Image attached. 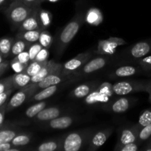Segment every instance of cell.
<instances>
[{
    "label": "cell",
    "instance_id": "cell-1",
    "mask_svg": "<svg viewBox=\"0 0 151 151\" xmlns=\"http://www.w3.org/2000/svg\"><path fill=\"white\" fill-rule=\"evenodd\" d=\"M85 13L83 10L77 11L70 22L59 32L55 40V52L58 58H60L66 49L74 39L85 22Z\"/></svg>",
    "mask_w": 151,
    "mask_h": 151
},
{
    "label": "cell",
    "instance_id": "cell-2",
    "mask_svg": "<svg viewBox=\"0 0 151 151\" xmlns=\"http://www.w3.org/2000/svg\"><path fill=\"white\" fill-rule=\"evenodd\" d=\"M94 134L93 129H83L69 133L62 138L63 151H79L88 146L91 137Z\"/></svg>",
    "mask_w": 151,
    "mask_h": 151
},
{
    "label": "cell",
    "instance_id": "cell-3",
    "mask_svg": "<svg viewBox=\"0 0 151 151\" xmlns=\"http://www.w3.org/2000/svg\"><path fill=\"white\" fill-rule=\"evenodd\" d=\"M34 7L20 0H13L5 9L4 13L10 24L16 28H19L22 22L29 16Z\"/></svg>",
    "mask_w": 151,
    "mask_h": 151
},
{
    "label": "cell",
    "instance_id": "cell-4",
    "mask_svg": "<svg viewBox=\"0 0 151 151\" xmlns=\"http://www.w3.org/2000/svg\"><path fill=\"white\" fill-rule=\"evenodd\" d=\"M150 80H132L118 81L113 84L116 95L125 96L131 93L147 92Z\"/></svg>",
    "mask_w": 151,
    "mask_h": 151
},
{
    "label": "cell",
    "instance_id": "cell-5",
    "mask_svg": "<svg viewBox=\"0 0 151 151\" xmlns=\"http://www.w3.org/2000/svg\"><path fill=\"white\" fill-rule=\"evenodd\" d=\"M114 92L113 91V85L109 82L100 83V85L85 97V103L87 105L108 104L114 99Z\"/></svg>",
    "mask_w": 151,
    "mask_h": 151
},
{
    "label": "cell",
    "instance_id": "cell-6",
    "mask_svg": "<svg viewBox=\"0 0 151 151\" xmlns=\"http://www.w3.org/2000/svg\"><path fill=\"white\" fill-rule=\"evenodd\" d=\"M110 60L111 56L109 55L97 56L94 58L90 59L79 70L74 73V77L77 78L91 75L107 66Z\"/></svg>",
    "mask_w": 151,
    "mask_h": 151
},
{
    "label": "cell",
    "instance_id": "cell-7",
    "mask_svg": "<svg viewBox=\"0 0 151 151\" xmlns=\"http://www.w3.org/2000/svg\"><path fill=\"white\" fill-rule=\"evenodd\" d=\"M38 91L36 84L30 83L26 87L19 89L7 102L6 111L10 112L22 106L24 102L27 101L35 93Z\"/></svg>",
    "mask_w": 151,
    "mask_h": 151
},
{
    "label": "cell",
    "instance_id": "cell-8",
    "mask_svg": "<svg viewBox=\"0 0 151 151\" xmlns=\"http://www.w3.org/2000/svg\"><path fill=\"white\" fill-rule=\"evenodd\" d=\"M92 52L90 51L78 55L76 57L63 63L62 66V72L66 75H73L74 73L79 70L86 63H87L92 58Z\"/></svg>",
    "mask_w": 151,
    "mask_h": 151
},
{
    "label": "cell",
    "instance_id": "cell-9",
    "mask_svg": "<svg viewBox=\"0 0 151 151\" xmlns=\"http://www.w3.org/2000/svg\"><path fill=\"white\" fill-rule=\"evenodd\" d=\"M140 130H141V128L138 125V123L133 126L120 129L119 134H118L117 142L114 148V150L118 151L119 147H122L124 145L137 142Z\"/></svg>",
    "mask_w": 151,
    "mask_h": 151
},
{
    "label": "cell",
    "instance_id": "cell-10",
    "mask_svg": "<svg viewBox=\"0 0 151 151\" xmlns=\"http://www.w3.org/2000/svg\"><path fill=\"white\" fill-rule=\"evenodd\" d=\"M137 99L131 97H121L114 98L108 104L103 106L105 110L116 114H122L127 111L131 106L135 105Z\"/></svg>",
    "mask_w": 151,
    "mask_h": 151
},
{
    "label": "cell",
    "instance_id": "cell-11",
    "mask_svg": "<svg viewBox=\"0 0 151 151\" xmlns=\"http://www.w3.org/2000/svg\"><path fill=\"white\" fill-rule=\"evenodd\" d=\"M40 12H41V5L35 6L29 16L19 27L18 32L38 29H47L44 28L42 22H41Z\"/></svg>",
    "mask_w": 151,
    "mask_h": 151
},
{
    "label": "cell",
    "instance_id": "cell-12",
    "mask_svg": "<svg viewBox=\"0 0 151 151\" xmlns=\"http://www.w3.org/2000/svg\"><path fill=\"white\" fill-rule=\"evenodd\" d=\"M112 133H113L112 127L103 128L97 132H94V134L91 137L89 144L87 146L86 150L88 151L97 150L106 143Z\"/></svg>",
    "mask_w": 151,
    "mask_h": 151
},
{
    "label": "cell",
    "instance_id": "cell-13",
    "mask_svg": "<svg viewBox=\"0 0 151 151\" xmlns=\"http://www.w3.org/2000/svg\"><path fill=\"white\" fill-rule=\"evenodd\" d=\"M73 78H75L73 75H66V74H63L62 71H60V72H54V73L48 75L45 78H44L42 81H40L39 83L35 84H36L38 90H40L50 86L58 85V84H60L64 81L72 79Z\"/></svg>",
    "mask_w": 151,
    "mask_h": 151
},
{
    "label": "cell",
    "instance_id": "cell-14",
    "mask_svg": "<svg viewBox=\"0 0 151 151\" xmlns=\"http://www.w3.org/2000/svg\"><path fill=\"white\" fill-rule=\"evenodd\" d=\"M128 55L134 60H137L151 53V38L139 41L128 49Z\"/></svg>",
    "mask_w": 151,
    "mask_h": 151
},
{
    "label": "cell",
    "instance_id": "cell-15",
    "mask_svg": "<svg viewBox=\"0 0 151 151\" xmlns=\"http://www.w3.org/2000/svg\"><path fill=\"white\" fill-rule=\"evenodd\" d=\"M63 64L55 62V60H48L45 65L42 67L38 74L32 77L31 83H38L42 81L44 78L54 72L62 71Z\"/></svg>",
    "mask_w": 151,
    "mask_h": 151
},
{
    "label": "cell",
    "instance_id": "cell-16",
    "mask_svg": "<svg viewBox=\"0 0 151 151\" xmlns=\"http://www.w3.org/2000/svg\"><path fill=\"white\" fill-rule=\"evenodd\" d=\"M100 83L98 81H90L78 86L74 88L69 94L71 98L81 100L86 97L88 94H91L98 86Z\"/></svg>",
    "mask_w": 151,
    "mask_h": 151
},
{
    "label": "cell",
    "instance_id": "cell-17",
    "mask_svg": "<svg viewBox=\"0 0 151 151\" xmlns=\"http://www.w3.org/2000/svg\"><path fill=\"white\" fill-rule=\"evenodd\" d=\"M75 122V118L72 116H58L57 118L48 121L46 127L53 130H63L70 127Z\"/></svg>",
    "mask_w": 151,
    "mask_h": 151
},
{
    "label": "cell",
    "instance_id": "cell-18",
    "mask_svg": "<svg viewBox=\"0 0 151 151\" xmlns=\"http://www.w3.org/2000/svg\"><path fill=\"white\" fill-rule=\"evenodd\" d=\"M62 110L58 106L45 108L34 117V119L39 122H48L60 116Z\"/></svg>",
    "mask_w": 151,
    "mask_h": 151
},
{
    "label": "cell",
    "instance_id": "cell-19",
    "mask_svg": "<svg viewBox=\"0 0 151 151\" xmlns=\"http://www.w3.org/2000/svg\"><path fill=\"white\" fill-rule=\"evenodd\" d=\"M144 71L142 69V68L137 67V66H131V65H125V66H122L120 67L116 68L111 75L113 78H126V77L134 76L137 75V74L140 73Z\"/></svg>",
    "mask_w": 151,
    "mask_h": 151
},
{
    "label": "cell",
    "instance_id": "cell-20",
    "mask_svg": "<svg viewBox=\"0 0 151 151\" xmlns=\"http://www.w3.org/2000/svg\"><path fill=\"white\" fill-rule=\"evenodd\" d=\"M59 85H53L47 87V88H42L40 89L39 91H37L36 93L33 94L29 100H27L28 103H31V102H37V101H41V100H44L46 99H48L51 97L52 96L54 95L56 92H57L58 89L59 88Z\"/></svg>",
    "mask_w": 151,
    "mask_h": 151
},
{
    "label": "cell",
    "instance_id": "cell-21",
    "mask_svg": "<svg viewBox=\"0 0 151 151\" xmlns=\"http://www.w3.org/2000/svg\"><path fill=\"white\" fill-rule=\"evenodd\" d=\"M13 76V85L15 89H21L31 83V78L28 74L24 71L22 72H16Z\"/></svg>",
    "mask_w": 151,
    "mask_h": 151
},
{
    "label": "cell",
    "instance_id": "cell-22",
    "mask_svg": "<svg viewBox=\"0 0 151 151\" xmlns=\"http://www.w3.org/2000/svg\"><path fill=\"white\" fill-rule=\"evenodd\" d=\"M44 29H32V30H27V31H20L18 32L16 34V38L22 39L24 41H27L28 43H35L38 41L41 35V32Z\"/></svg>",
    "mask_w": 151,
    "mask_h": 151
},
{
    "label": "cell",
    "instance_id": "cell-23",
    "mask_svg": "<svg viewBox=\"0 0 151 151\" xmlns=\"http://www.w3.org/2000/svg\"><path fill=\"white\" fill-rule=\"evenodd\" d=\"M62 149V139H52L45 141L41 143L35 147V150L38 151H55L61 150Z\"/></svg>",
    "mask_w": 151,
    "mask_h": 151
},
{
    "label": "cell",
    "instance_id": "cell-24",
    "mask_svg": "<svg viewBox=\"0 0 151 151\" xmlns=\"http://www.w3.org/2000/svg\"><path fill=\"white\" fill-rule=\"evenodd\" d=\"M31 44H32L27 42V41H24V40L16 38L13 44V46H12L10 56L13 58L16 57V55L20 54L21 52H23L27 50Z\"/></svg>",
    "mask_w": 151,
    "mask_h": 151
},
{
    "label": "cell",
    "instance_id": "cell-25",
    "mask_svg": "<svg viewBox=\"0 0 151 151\" xmlns=\"http://www.w3.org/2000/svg\"><path fill=\"white\" fill-rule=\"evenodd\" d=\"M14 41L15 38L11 37H3L0 38V55L4 58L10 56Z\"/></svg>",
    "mask_w": 151,
    "mask_h": 151
},
{
    "label": "cell",
    "instance_id": "cell-26",
    "mask_svg": "<svg viewBox=\"0 0 151 151\" xmlns=\"http://www.w3.org/2000/svg\"><path fill=\"white\" fill-rule=\"evenodd\" d=\"M31 141L32 134L30 133H19L10 142L15 147H24L29 144Z\"/></svg>",
    "mask_w": 151,
    "mask_h": 151
},
{
    "label": "cell",
    "instance_id": "cell-27",
    "mask_svg": "<svg viewBox=\"0 0 151 151\" xmlns=\"http://www.w3.org/2000/svg\"><path fill=\"white\" fill-rule=\"evenodd\" d=\"M47 105V102L44 101V100L38 101V103H35V104L27 109L26 111H25V116H26V117L29 118V119L34 118L41 111L45 109Z\"/></svg>",
    "mask_w": 151,
    "mask_h": 151
},
{
    "label": "cell",
    "instance_id": "cell-28",
    "mask_svg": "<svg viewBox=\"0 0 151 151\" xmlns=\"http://www.w3.org/2000/svg\"><path fill=\"white\" fill-rule=\"evenodd\" d=\"M48 61V60H47ZM47 61L45 62H40V61H37V60H32V61L29 62L28 63L27 66L25 69L24 72H26L27 74L29 75V76L32 77L34 75H35L36 74H38V72H40L41 69H42L43 66L47 63Z\"/></svg>",
    "mask_w": 151,
    "mask_h": 151
},
{
    "label": "cell",
    "instance_id": "cell-29",
    "mask_svg": "<svg viewBox=\"0 0 151 151\" xmlns=\"http://www.w3.org/2000/svg\"><path fill=\"white\" fill-rule=\"evenodd\" d=\"M19 134V131L16 129H0V143L10 142L15 137Z\"/></svg>",
    "mask_w": 151,
    "mask_h": 151
},
{
    "label": "cell",
    "instance_id": "cell-30",
    "mask_svg": "<svg viewBox=\"0 0 151 151\" xmlns=\"http://www.w3.org/2000/svg\"><path fill=\"white\" fill-rule=\"evenodd\" d=\"M116 46L112 44L111 42L106 40L100 41L98 45V52L101 55H109L112 54L114 51V49Z\"/></svg>",
    "mask_w": 151,
    "mask_h": 151
},
{
    "label": "cell",
    "instance_id": "cell-31",
    "mask_svg": "<svg viewBox=\"0 0 151 151\" xmlns=\"http://www.w3.org/2000/svg\"><path fill=\"white\" fill-rule=\"evenodd\" d=\"M52 37L50 32L47 31V29H44L41 32L39 40H38V42L42 45V47L44 48L49 49L51 47L52 44Z\"/></svg>",
    "mask_w": 151,
    "mask_h": 151
},
{
    "label": "cell",
    "instance_id": "cell-32",
    "mask_svg": "<svg viewBox=\"0 0 151 151\" xmlns=\"http://www.w3.org/2000/svg\"><path fill=\"white\" fill-rule=\"evenodd\" d=\"M151 137V122L146 126L143 127L141 128L139 133L138 139L137 142L139 145L143 143L144 142H146L149 138Z\"/></svg>",
    "mask_w": 151,
    "mask_h": 151
},
{
    "label": "cell",
    "instance_id": "cell-33",
    "mask_svg": "<svg viewBox=\"0 0 151 151\" xmlns=\"http://www.w3.org/2000/svg\"><path fill=\"white\" fill-rule=\"evenodd\" d=\"M151 122V109H146L145 111L142 112L140 114L139 118L138 125H139L140 128L146 126L147 125L150 124Z\"/></svg>",
    "mask_w": 151,
    "mask_h": 151
},
{
    "label": "cell",
    "instance_id": "cell-34",
    "mask_svg": "<svg viewBox=\"0 0 151 151\" xmlns=\"http://www.w3.org/2000/svg\"><path fill=\"white\" fill-rule=\"evenodd\" d=\"M139 66L142 68L144 72H151V55H150L145 56L137 60Z\"/></svg>",
    "mask_w": 151,
    "mask_h": 151
},
{
    "label": "cell",
    "instance_id": "cell-35",
    "mask_svg": "<svg viewBox=\"0 0 151 151\" xmlns=\"http://www.w3.org/2000/svg\"><path fill=\"white\" fill-rule=\"evenodd\" d=\"M42 48H43L42 45H41L38 41H37V42H35V43H32V44L29 46L27 51H28V53H29L30 62L35 60L36 55L38 54V52L42 50Z\"/></svg>",
    "mask_w": 151,
    "mask_h": 151
},
{
    "label": "cell",
    "instance_id": "cell-36",
    "mask_svg": "<svg viewBox=\"0 0 151 151\" xmlns=\"http://www.w3.org/2000/svg\"><path fill=\"white\" fill-rule=\"evenodd\" d=\"M11 88H14L13 85V76L12 75L7 77L4 79L0 80V94Z\"/></svg>",
    "mask_w": 151,
    "mask_h": 151
},
{
    "label": "cell",
    "instance_id": "cell-37",
    "mask_svg": "<svg viewBox=\"0 0 151 151\" xmlns=\"http://www.w3.org/2000/svg\"><path fill=\"white\" fill-rule=\"evenodd\" d=\"M12 60H16V61H19L22 63H25V64H28L30 62V59H29V53H28L27 50L23 52H21L20 54L16 55V57L13 58Z\"/></svg>",
    "mask_w": 151,
    "mask_h": 151
},
{
    "label": "cell",
    "instance_id": "cell-38",
    "mask_svg": "<svg viewBox=\"0 0 151 151\" xmlns=\"http://www.w3.org/2000/svg\"><path fill=\"white\" fill-rule=\"evenodd\" d=\"M50 56V52H49V50L47 48H44L43 47L42 50L38 52L35 57V60L40 62H45L48 60V58Z\"/></svg>",
    "mask_w": 151,
    "mask_h": 151
},
{
    "label": "cell",
    "instance_id": "cell-39",
    "mask_svg": "<svg viewBox=\"0 0 151 151\" xmlns=\"http://www.w3.org/2000/svg\"><path fill=\"white\" fill-rule=\"evenodd\" d=\"M140 145L137 142L124 145L119 148L118 151H137L139 150Z\"/></svg>",
    "mask_w": 151,
    "mask_h": 151
},
{
    "label": "cell",
    "instance_id": "cell-40",
    "mask_svg": "<svg viewBox=\"0 0 151 151\" xmlns=\"http://www.w3.org/2000/svg\"><path fill=\"white\" fill-rule=\"evenodd\" d=\"M28 64H25V63H22L16 60H11L10 61V66L12 69L15 71L16 72H22L25 70Z\"/></svg>",
    "mask_w": 151,
    "mask_h": 151
},
{
    "label": "cell",
    "instance_id": "cell-41",
    "mask_svg": "<svg viewBox=\"0 0 151 151\" xmlns=\"http://www.w3.org/2000/svg\"><path fill=\"white\" fill-rule=\"evenodd\" d=\"M40 15H41V22H42L43 25H44V28L47 29L48 25L50 24L51 22V16L48 13V12L46 10H42L41 8V12H40Z\"/></svg>",
    "mask_w": 151,
    "mask_h": 151
},
{
    "label": "cell",
    "instance_id": "cell-42",
    "mask_svg": "<svg viewBox=\"0 0 151 151\" xmlns=\"http://www.w3.org/2000/svg\"><path fill=\"white\" fill-rule=\"evenodd\" d=\"M14 90V88H11L10 89L6 90L5 91L0 94V106H3V105L5 104V103H7L8 102L7 101L8 98L10 97V96L11 95V94L13 92Z\"/></svg>",
    "mask_w": 151,
    "mask_h": 151
},
{
    "label": "cell",
    "instance_id": "cell-43",
    "mask_svg": "<svg viewBox=\"0 0 151 151\" xmlns=\"http://www.w3.org/2000/svg\"><path fill=\"white\" fill-rule=\"evenodd\" d=\"M108 41L111 42L112 44H114V45H116V47L117 46H122L124 45V44H126V41H124L122 38H116V37H111V38H108Z\"/></svg>",
    "mask_w": 151,
    "mask_h": 151
},
{
    "label": "cell",
    "instance_id": "cell-44",
    "mask_svg": "<svg viewBox=\"0 0 151 151\" xmlns=\"http://www.w3.org/2000/svg\"><path fill=\"white\" fill-rule=\"evenodd\" d=\"M7 103L4 104L3 106H0V129L2 127L3 123H4V116H5V113L6 109H7Z\"/></svg>",
    "mask_w": 151,
    "mask_h": 151
},
{
    "label": "cell",
    "instance_id": "cell-45",
    "mask_svg": "<svg viewBox=\"0 0 151 151\" xmlns=\"http://www.w3.org/2000/svg\"><path fill=\"white\" fill-rule=\"evenodd\" d=\"M20 1H23L25 4H28L29 6H32V7H35V6L41 5V3L43 1H45L46 0H20Z\"/></svg>",
    "mask_w": 151,
    "mask_h": 151
},
{
    "label": "cell",
    "instance_id": "cell-46",
    "mask_svg": "<svg viewBox=\"0 0 151 151\" xmlns=\"http://www.w3.org/2000/svg\"><path fill=\"white\" fill-rule=\"evenodd\" d=\"M10 66V62L8 60H4L2 63H0V76L8 69L9 66Z\"/></svg>",
    "mask_w": 151,
    "mask_h": 151
},
{
    "label": "cell",
    "instance_id": "cell-47",
    "mask_svg": "<svg viewBox=\"0 0 151 151\" xmlns=\"http://www.w3.org/2000/svg\"><path fill=\"white\" fill-rule=\"evenodd\" d=\"M15 147L11 142H7V143H0V151H10L12 147Z\"/></svg>",
    "mask_w": 151,
    "mask_h": 151
},
{
    "label": "cell",
    "instance_id": "cell-48",
    "mask_svg": "<svg viewBox=\"0 0 151 151\" xmlns=\"http://www.w3.org/2000/svg\"><path fill=\"white\" fill-rule=\"evenodd\" d=\"M146 142H147L142 150L144 151H151V137Z\"/></svg>",
    "mask_w": 151,
    "mask_h": 151
},
{
    "label": "cell",
    "instance_id": "cell-49",
    "mask_svg": "<svg viewBox=\"0 0 151 151\" xmlns=\"http://www.w3.org/2000/svg\"><path fill=\"white\" fill-rule=\"evenodd\" d=\"M8 1L9 0H0V9L4 8L6 5H9L8 4Z\"/></svg>",
    "mask_w": 151,
    "mask_h": 151
},
{
    "label": "cell",
    "instance_id": "cell-50",
    "mask_svg": "<svg viewBox=\"0 0 151 151\" xmlns=\"http://www.w3.org/2000/svg\"><path fill=\"white\" fill-rule=\"evenodd\" d=\"M147 93L149 94V102H150V103L151 104V80L150 81V83H149V86L148 88H147Z\"/></svg>",
    "mask_w": 151,
    "mask_h": 151
},
{
    "label": "cell",
    "instance_id": "cell-51",
    "mask_svg": "<svg viewBox=\"0 0 151 151\" xmlns=\"http://www.w3.org/2000/svg\"><path fill=\"white\" fill-rule=\"evenodd\" d=\"M4 58L2 57V56H1V55H0V63H2V62L4 61Z\"/></svg>",
    "mask_w": 151,
    "mask_h": 151
}]
</instances>
